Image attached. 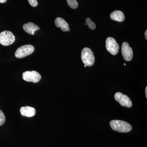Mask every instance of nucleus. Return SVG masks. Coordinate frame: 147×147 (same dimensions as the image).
Instances as JSON below:
<instances>
[{
    "instance_id": "obj_21",
    "label": "nucleus",
    "mask_w": 147,
    "mask_h": 147,
    "mask_svg": "<svg viewBox=\"0 0 147 147\" xmlns=\"http://www.w3.org/2000/svg\"><path fill=\"white\" fill-rule=\"evenodd\" d=\"M124 65L125 66L126 65V64H125V63L124 64Z\"/></svg>"
},
{
    "instance_id": "obj_10",
    "label": "nucleus",
    "mask_w": 147,
    "mask_h": 147,
    "mask_svg": "<svg viewBox=\"0 0 147 147\" xmlns=\"http://www.w3.org/2000/svg\"><path fill=\"white\" fill-rule=\"evenodd\" d=\"M23 28L27 33L32 35L34 34L35 32L40 30L38 26L30 22H29L28 24H24L23 26Z\"/></svg>"
},
{
    "instance_id": "obj_5",
    "label": "nucleus",
    "mask_w": 147,
    "mask_h": 147,
    "mask_svg": "<svg viewBox=\"0 0 147 147\" xmlns=\"http://www.w3.org/2000/svg\"><path fill=\"white\" fill-rule=\"evenodd\" d=\"M106 47L108 52L112 55H115L118 53L119 46L115 40L112 37H108L106 40Z\"/></svg>"
},
{
    "instance_id": "obj_6",
    "label": "nucleus",
    "mask_w": 147,
    "mask_h": 147,
    "mask_svg": "<svg viewBox=\"0 0 147 147\" xmlns=\"http://www.w3.org/2000/svg\"><path fill=\"white\" fill-rule=\"evenodd\" d=\"M41 76L38 72L35 71H26L23 74L24 81L33 83H38L41 79Z\"/></svg>"
},
{
    "instance_id": "obj_1",
    "label": "nucleus",
    "mask_w": 147,
    "mask_h": 147,
    "mask_svg": "<svg viewBox=\"0 0 147 147\" xmlns=\"http://www.w3.org/2000/svg\"><path fill=\"white\" fill-rule=\"evenodd\" d=\"M110 124L113 130L121 133H127L132 129L130 124L123 121L114 120L110 122Z\"/></svg>"
},
{
    "instance_id": "obj_4",
    "label": "nucleus",
    "mask_w": 147,
    "mask_h": 147,
    "mask_svg": "<svg viewBox=\"0 0 147 147\" xmlns=\"http://www.w3.org/2000/svg\"><path fill=\"white\" fill-rule=\"evenodd\" d=\"M34 47L31 45H23L18 47L15 53V56L17 58L26 57L31 55L34 52Z\"/></svg>"
},
{
    "instance_id": "obj_14",
    "label": "nucleus",
    "mask_w": 147,
    "mask_h": 147,
    "mask_svg": "<svg viewBox=\"0 0 147 147\" xmlns=\"http://www.w3.org/2000/svg\"><path fill=\"white\" fill-rule=\"evenodd\" d=\"M86 24L88 26L89 28L92 30H94L96 28L95 24L91 21L90 18H87L86 19Z\"/></svg>"
},
{
    "instance_id": "obj_18",
    "label": "nucleus",
    "mask_w": 147,
    "mask_h": 147,
    "mask_svg": "<svg viewBox=\"0 0 147 147\" xmlns=\"http://www.w3.org/2000/svg\"><path fill=\"white\" fill-rule=\"evenodd\" d=\"M147 30H146V31L145 32V38H146V40H147Z\"/></svg>"
},
{
    "instance_id": "obj_17",
    "label": "nucleus",
    "mask_w": 147,
    "mask_h": 147,
    "mask_svg": "<svg viewBox=\"0 0 147 147\" xmlns=\"http://www.w3.org/2000/svg\"><path fill=\"white\" fill-rule=\"evenodd\" d=\"M7 0H0V3H5L6 1Z\"/></svg>"
},
{
    "instance_id": "obj_11",
    "label": "nucleus",
    "mask_w": 147,
    "mask_h": 147,
    "mask_svg": "<svg viewBox=\"0 0 147 147\" xmlns=\"http://www.w3.org/2000/svg\"><path fill=\"white\" fill-rule=\"evenodd\" d=\"M55 24L56 27L60 28L61 30L63 32L70 31V29L69 28L68 24L63 18L59 17L56 18L55 20Z\"/></svg>"
},
{
    "instance_id": "obj_19",
    "label": "nucleus",
    "mask_w": 147,
    "mask_h": 147,
    "mask_svg": "<svg viewBox=\"0 0 147 147\" xmlns=\"http://www.w3.org/2000/svg\"><path fill=\"white\" fill-rule=\"evenodd\" d=\"M145 92H146V98H147V87H146V90H145Z\"/></svg>"
},
{
    "instance_id": "obj_2",
    "label": "nucleus",
    "mask_w": 147,
    "mask_h": 147,
    "mask_svg": "<svg viewBox=\"0 0 147 147\" xmlns=\"http://www.w3.org/2000/svg\"><path fill=\"white\" fill-rule=\"evenodd\" d=\"M82 59L84 65L87 66L93 65L95 61L94 55L90 49L85 47L82 52Z\"/></svg>"
},
{
    "instance_id": "obj_7",
    "label": "nucleus",
    "mask_w": 147,
    "mask_h": 147,
    "mask_svg": "<svg viewBox=\"0 0 147 147\" xmlns=\"http://www.w3.org/2000/svg\"><path fill=\"white\" fill-rule=\"evenodd\" d=\"M115 98L116 101L123 107L129 108L132 106V102L129 97L119 92L116 93L115 94Z\"/></svg>"
},
{
    "instance_id": "obj_12",
    "label": "nucleus",
    "mask_w": 147,
    "mask_h": 147,
    "mask_svg": "<svg viewBox=\"0 0 147 147\" xmlns=\"http://www.w3.org/2000/svg\"><path fill=\"white\" fill-rule=\"evenodd\" d=\"M110 18L114 21L121 22L125 20V16L122 11L116 10L110 14Z\"/></svg>"
},
{
    "instance_id": "obj_9",
    "label": "nucleus",
    "mask_w": 147,
    "mask_h": 147,
    "mask_svg": "<svg viewBox=\"0 0 147 147\" xmlns=\"http://www.w3.org/2000/svg\"><path fill=\"white\" fill-rule=\"evenodd\" d=\"M20 113L22 116L31 117L35 115L36 110L32 107L26 106L21 107L20 109Z\"/></svg>"
},
{
    "instance_id": "obj_3",
    "label": "nucleus",
    "mask_w": 147,
    "mask_h": 147,
    "mask_svg": "<svg viewBox=\"0 0 147 147\" xmlns=\"http://www.w3.org/2000/svg\"><path fill=\"white\" fill-rule=\"evenodd\" d=\"M15 40V36L10 31H4L0 33V43L3 46L11 45Z\"/></svg>"
},
{
    "instance_id": "obj_16",
    "label": "nucleus",
    "mask_w": 147,
    "mask_h": 147,
    "mask_svg": "<svg viewBox=\"0 0 147 147\" xmlns=\"http://www.w3.org/2000/svg\"><path fill=\"white\" fill-rule=\"evenodd\" d=\"M29 3L33 7H35L38 5V2L37 0H28Z\"/></svg>"
},
{
    "instance_id": "obj_22",
    "label": "nucleus",
    "mask_w": 147,
    "mask_h": 147,
    "mask_svg": "<svg viewBox=\"0 0 147 147\" xmlns=\"http://www.w3.org/2000/svg\"><path fill=\"white\" fill-rule=\"evenodd\" d=\"M85 25H87V24H86H86H85Z\"/></svg>"
},
{
    "instance_id": "obj_13",
    "label": "nucleus",
    "mask_w": 147,
    "mask_h": 147,
    "mask_svg": "<svg viewBox=\"0 0 147 147\" xmlns=\"http://www.w3.org/2000/svg\"><path fill=\"white\" fill-rule=\"evenodd\" d=\"M68 5L73 9L77 8L78 6V3L76 0H66Z\"/></svg>"
},
{
    "instance_id": "obj_20",
    "label": "nucleus",
    "mask_w": 147,
    "mask_h": 147,
    "mask_svg": "<svg viewBox=\"0 0 147 147\" xmlns=\"http://www.w3.org/2000/svg\"><path fill=\"white\" fill-rule=\"evenodd\" d=\"M84 67H86L87 66L86 65H84Z\"/></svg>"
},
{
    "instance_id": "obj_15",
    "label": "nucleus",
    "mask_w": 147,
    "mask_h": 147,
    "mask_svg": "<svg viewBox=\"0 0 147 147\" xmlns=\"http://www.w3.org/2000/svg\"><path fill=\"white\" fill-rule=\"evenodd\" d=\"M5 117L2 111L0 110V126L3 125L5 122Z\"/></svg>"
},
{
    "instance_id": "obj_8",
    "label": "nucleus",
    "mask_w": 147,
    "mask_h": 147,
    "mask_svg": "<svg viewBox=\"0 0 147 147\" xmlns=\"http://www.w3.org/2000/svg\"><path fill=\"white\" fill-rule=\"evenodd\" d=\"M121 53L125 60L131 61L133 58V51L127 42H123L121 46Z\"/></svg>"
}]
</instances>
